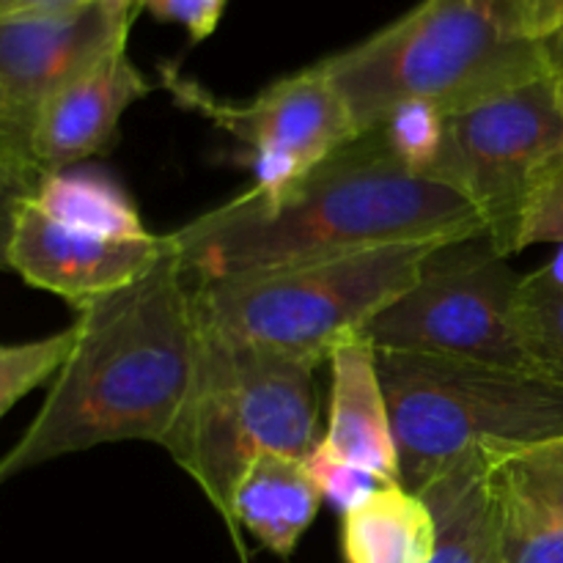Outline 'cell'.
Masks as SVG:
<instances>
[{
	"instance_id": "9",
	"label": "cell",
	"mask_w": 563,
	"mask_h": 563,
	"mask_svg": "<svg viewBox=\"0 0 563 563\" xmlns=\"http://www.w3.org/2000/svg\"><path fill=\"white\" fill-rule=\"evenodd\" d=\"M137 0H97L80 11L0 20V190L3 212L36 192L33 132L44 104L126 47Z\"/></svg>"
},
{
	"instance_id": "5",
	"label": "cell",
	"mask_w": 563,
	"mask_h": 563,
	"mask_svg": "<svg viewBox=\"0 0 563 563\" xmlns=\"http://www.w3.org/2000/svg\"><path fill=\"white\" fill-rule=\"evenodd\" d=\"M377 357L410 493L473 449H522L563 434V385L542 374L421 352Z\"/></svg>"
},
{
	"instance_id": "24",
	"label": "cell",
	"mask_w": 563,
	"mask_h": 563,
	"mask_svg": "<svg viewBox=\"0 0 563 563\" xmlns=\"http://www.w3.org/2000/svg\"><path fill=\"white\" fill-rule=\"evenodd\" d=\"M506 563H563V526L517 520L504 511Z\"/></svg>"
},
{
	"instance_id": "14",
	"label": "cell",
	"mask_w": 563,
	"mask_h": 563,
	"mask_svg": "<svg viewBox=\"0 0 563 563\" xmlns=\"http://www.w3.org/2000/svg\"><path fill=\"white\" fill-rule=\"evenodd\" d=\"M438 522L432 563H506V520L487 449H473L421 489Z\"/></svg>"
},
{
	"instance_id": "8",
	"label": "cell",
	"mask_w": 563,
	"mask_h": 563,
	"mask_svg": "<svg viewBox=\"0 0 563 563\" xmlns=\"http://www.w3.org/2000/svg\"><path fill=\"white\" fill-rule=\"evenodd\" d=\"M563 165V113L553 75L449 115L443 154L429 179L473 203L500 256L522 251L528 209Z\"/></svg>"
},
{
	"instance_id": "29",
	"label": "cell",
	"mask_w": 563,
	"mask_h": 563,
	"mask_svg": "<svg viewBox=\"0 0 563 563\" xmlns=\"http://www.w3.org/2000/svg\"><path fill=\"white\" fill-rule=\"evenodd\" d=\"M542 44H544V53H548L550 69L553 71L563 69V27L561 31H555L550 38H544Z\"/></svg>"
},
{
	"instance_id": "15",
	"label": "cell",
	"mask_w": 563,
	"mask_h": 563,
	"mask_svg": "<svg viewBox=\"0 0 563 563\" xmlns=\"http://www.w3.org/2000/svg\"><path fill=\"white\" fill-rule=\"evenodd\" d=\"M322 504L324 498L306 460L262 454L253 460L234 493L236 533L242 539V531H247L269 553L289 561Z\"/></svg>"
},
{
	"instance_id": "20",
	"label": "cell",
	"mask_w": 563,
	"mask_h": 563,
	"mask_svg": "<svg viewBox=\"0 0 563 563\" xmlns=\"http://www.w3.org/2000/svg\"><path fill=\"white\" fill-rule=\"evenodd\" d=\"M80 341V324H69L60 333L27 344H5L0 350V416H9L11 407L25 399L33 388L60 374V368L75 355Z\"/></svg>"
},
{
	"instance_id": "27",
	"label": "cell",
	"mask_w": 563,
	"mask_h": 563,
	"mask_svg": "<svg viewBox=\"0 0 563 563\" xmlns=\"http://www.w3.org/2000/svg\"><path fill=\"white\" fill-rule=\"evenodd\" d=\"M97 0H0V20H14V16H49L80 11Z\"/></svg>"
},
{
	"instance_id": "28",
	"label": "cell",
	"mask_w": 563,
	"mask_h": 563,
	"mask_svg": "<svg viewBox=\"0 0 563 563\" xmlns=\"http://www.w3.org/2000/svg\"><path fill=\"white\" fill-rule=\"evenodd\" d=\"M537 275L542 280H548V284H553V286H559V289H563V242H561L559 253L553 256V262L544 264L542 269H537Z\"/></svg>"
},
{
	"instance_id": "17",
	"label": "cell",
	"mask_w": 563,
	"mask_h": 563,
	"mask_svg": "<svg viewBox=\"0 0 563 563\" xmlns=\"http://www.w3.org/2000/svg\"><path fill=\"white\" fill-rule=\"evenodd\" d=\"M31 201L66 229L113 242H141L154 236L143 225L130 192L102 168H66L47 176Z\"/></svg>"
},
{
	"instance_id": "21",
	"label": "cell",
	"mask_w": 563,
	"mask_h": 563,
	"mask_svg": "<svg viewBox=\"0 0 563 563\" xmlns=\"http://www.w3.org/2000/svg\"><path fill=\"white\" fill-rule=\"evenodd\" d=\"M445 130H449V115L421 99L394 108L377 126L396 159L423 179L432 176L434 165L443 154Z\"/></svg>"
},
{
	"instance_id": "26",
	"label": "cell",
	"mask_w": 563,
	"mask_h": 563,
	"mask_svg": "<svg viewBox=\"0 0 563 563\" xmlns=\"http://www.w3.org/2000/svg\"><path fill=\"white\" fill-rule=\"evenodd\" d=\"M539 242H563V165L533 198L522 225V251Z\"/></svg>"
},
{
	"instance_id": "11",
	"label": "cell",
	"mask_w": 563,
	"mask_h": 563,
	"mask_svg": "<svg viewBox=\"0 0 563 563\" xmlns=\"http://www.w3.org/2000/svg\"><path fill=\"white\" fill-rule=\"evenodd\" d=\"M170 251V240L113 242L66 229L31 198L3 212V264L33 289L53 291L86 311L91 302L141 278Z\"/></svg>"
},
{
	"instance_id": "19",
	"label": "cell",
	"mask_w": 563,
	"mask_h": 563,
	"mask_svg": "<svg viewBox=\"0 0 563 563\" xmlns=\"http://www.w3.org/2000/svg\"><path fill=\"white\" fill-rule=\"evenodd\" d=\"M515 317L533 368L563 385V289L537 273L522 275Z\"/></svg>"
},
{
	"instance_id": "16",
	"label": "cell",
	"mask_w": 563,
	"mask_h": 563,
	"mask_svg": "<svg viewBox=\"0 0 563 563\" xmlns=\"http://www.w3.org/2000/svg\"><path fill=\"white\" fill-rule=\"evenodd\" d=\"M339 542L344 563H432L438 522L421 495L385 484L341 517Z\"/></svg>"
},
{
	"instance_id": "23",
	"label": "cell",
	"mask_w": 563,
	"mask_h": 563,
	"mask_svg": "<svg viewBox=\"0 0 563 563\" xmlns=\"http://www.w3.org/2000/svg\"><path fill=\"white\" fill-rule=\"evenodd\" d=\"M511 36L544 42L563 27V0H467Z\"/></svg>"
},
{
	"instance_id": "10",
	"label": "cell",
	"mask_w": 563,
	"mask_h": 563,
	"mask_svg": "<svg viewBox=\"0 0 563 563\" xmlns=\"http://www.w3.org/2000/svg\"><path fill=\"white\" fill-rule=\"evenodd\" d=\"M159 75L163 88L181 108L201 113L253 152L295 154L313 168L361 137L350 108L319 64L280 77L247 102L218 99L196 80L181 77L176 66H163Z\"/></svg>"
},
{
	"instance_id": "1",
	"label": "cell",
	"mask_w": 563,
	"mask_h": 563,
	"mask_svg": "<svg viewBox=\"0 0 563 563\" xmlns=\"http://www.w3.org/2000/svg\"><path fill=\"white\" fill-rule=\"evenodd\" d=\"M484 236L473 203L396 159L377 130L330 154L280 201L242 192L168 234L196 284L330 262L405 242Z\"/></svg>"
},
{
	"instance_id": "13",
	"label": "cell",
	"mask_w": 563,
	"mask_h": 563,
	"mask_svg": "<svg viewBox=\"0 0 563 563\" xmlns=\"http://www.w3.org/2000/svg\"><path fill=\"white\" fill-rule=\"evenodd\" d=\"M322 443L341 460L385 484H401L399 449L377 350L363 335L341 341L330 355V423Z\"/></svg>"
},
{
	"instance_id": "30",
	"label": "cell",
	"mask_w": 563,
	"mask_h": 563,
	"mask_svg": "<svg viewBox=\"0 0 563 563\" xmlns=\"http://www.w3.org/2000/svg\"><path fill=\"white\" fill-rule=\"evenodd\" d=\"M553 91H555V102H559V108L563 113V69L553 71Z\"/></svg>"
},
{
	"instance_id": "6",
	"label": "cell",
	"mask_w": 563,
	"mask_h": 563,
	"mask_svg": "<svg viewBox=\"0 0 563 563\" xmlns=\"http://www.w3.org/2000/svg\"><path fill=\"white\" fill-rule=\"evenodd\" d=\"M443 242H405L330 262L192 286L203 328L286 355L330 363L341 341L416 286Z\"/></svg>"
},
{
	"instance_id": "2",
	"label": "cell",
	"mask_w": 563,
	"mask_h": 563,
	"mask_svg": "<svg viewBox=\"0 0 563 563\" xmlns=\"http://www.w3.org/2000/svg\"><path fill=\"white\" fill-rule=\"evenodd\" d=\"M179 256L80 311V341L31 427L0 462V482L110 443L163 445L190 396L201 322Z\"/></svg>"
},
{
	"instance_id": "7",
	"label": "cell",
	"mask_w": 563,
	"mask_h": 563,
	"mask_svg": "<svg viewBox=\"0 0 563 563\" xmlns=\"http://www.w3.org/2000/svg\"><path fill=\"white\" fill-rule=\"evenodd\" d=\"M520 280L487 236L451 242L427 258L416 286L361 335L377 352H421L539 374L517 330Z\"/></svg>"
},
{
	"instance_id": "25",
	"label": "cell",
	"mask_w": 563,
	"mask_h": 563,
	"mask_svg": "<svg viewBox=\"0 0 563 563\" xmlns=\"http://www.w3.org/2000/svg\"><path fill=\"white\" fill-rule=\"evenodd\" d=\"M159 22H176L187 31L192 44L203 42L218 31L229 0H137Z\"/></svg>"
},
{
	"instance_id": "12",
	"label": "cell",
	"mask_w": 563,
	"mask_h": 563,
	"mask_svg": "<svg viewBox=\"0 0 563 563\" xmlns=\"http://www.w3.org/2000/svg\"><path fill=\"white\" fill-rule=\"evenodd\" d=\"M152 88L124 47L55 93L44 104L33 132L31 152L38 185L47 176L102 154L115 141L126 108L141 102Z\"/></svg>"
},
{
	"instance_id": "3",
	"label": "cell",
	"mask_w": 563,
	"mask_h": 563,
	"mask_svg": "<svg viewBox=\"0 0 563 563\" xmlns=\"http://www.w3.org/2000/svg\"><path fill=\"white\" fill-rule=\"evenodd\" d=\"M319 66L361 135L405 102L456 115L553 75L542 42L511 36L467 0H421Z\"/></svg>"
},
{
	"instance_id": "4",
	"label": "cell",
	"mask_w": 563,
	"mask_h": 563,
	"mask_svg": "<svg viewBox=\"0 0 563 563\" xmlns=\"http://www.w3.org/2000/svg\"><path fill=\"white\" fill-rule=\"evenodd\" d=\"M317 368L306 357L225 339L201 324L196 379L163 449L203 489L242 563L247 550L234 526V493L256 456L306 460L322 443Z\"/></svg>"
},
{
	"instance_id": "22",
	"label": "cell",
	"mask_w": 563,
	"mask_h": 563,
	"mask_svg": "<svg viewBox=\"0 0 563 563\" xmlns=\"http://www.w3.org/2000/svg\"><path fill=\"white\" fill-rule=\"evenodd\" d=\"M306 467L308 473H311L313 482H317L322 498L328 500L341 517L355 511L357 506L366 504L377 489L385 487L383 478H377L374 473L363 471V467L335 456L324 443H319L317 449L306 456Z\"/></svg>"
},
{
	"instance_id": "18",
	"label": "cell",
	"mask_w": 563,
	"mask_h": 563,
	"mask_svg": "<svg viewBox=\"0 0 563 563\" xmlns=\"http://www.w3.org/2000/svg\"><path fill=\"white\" fill-rule=\"evenodd\" d=\"M509 517L563 526V434L522 449H487Z\"/></svg>"
}]
</instances>
